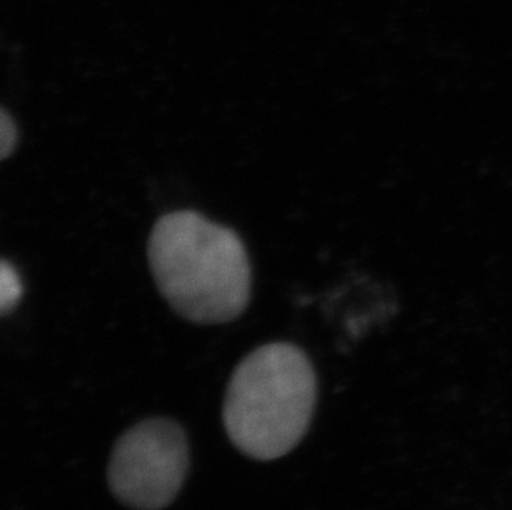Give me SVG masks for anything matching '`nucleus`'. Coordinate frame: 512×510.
<instances>
[{"instance_id":"nucleus-3","label":"nucleus","mask_w":512,"mask_h":510,"mask_svg":"<svg viewBox=\"0 0 512 510\" xmlns=\"http://www.w3.org/2000/svg\"><path fill=\"white\" fill-rule=\"evenodd\" d=\"M189 469L184 429L168 418H151L128 429L112 451L108 484L116 499L135 510L170 506Z\"/></svg>"},{"instance_id":"nucleus-2","label":"nucleus","mask_w":512,"mask_h":510,"mask_svg":"<svg viewBox=\"0 0 512 510\" xmlns=\"http://www.w3.org/2000/svg\"><path fill=\"white\" fill-rule=\"evenodd\" d=\"M317 378L297 345L274 342L242 358L229 380L223 421L231 443L256 461L290 453L309 431Z\"/></svg>"},{"instance_id":"nucleus-5","label":"nucleus","mask_w":512,"mask_h":510,"mask_svg":"<svg viewBox=\"0 0 512 510\" xmlns=\"http://www.w3.org/2000/svg\"><path fill=\"white\" fill-rule=\"evenodd\" d=\"M15 145H17V126L14 120L10 118L7 110H2L0 116V153L2 159L9 158L14 153Z\"/></svg>"},{"instance_id":"nucleus-4","label":"nucleus","mask_w":512,"mask_h":510,"mask_svg":"<svg viewBox=\"0 0 512 510\" xmlns=\"http://www.w3.org/2000/svg\"><path fill=\"white\" fill-rule=\"evenodd\" d=\"M22 297V284L17 270L4 260L0 267V310L4 315L14 310Z\"/></svg>"},{"instance_id":"nucleus-1","label":"nucleus","mask_w":512,"mask_h":510,"mask_svg":"<svg viewBox=\"0 0 512 510\" xmlns=\"http://www.w3.org/2000/svg\"><path fill=\"white\" fill-rule=\"evenodd\" d=\"M156 287L179 317L232 322L251 300V264L241 237L194 211L168 212L148 241Z\"/></svg>"}]
</instances>
